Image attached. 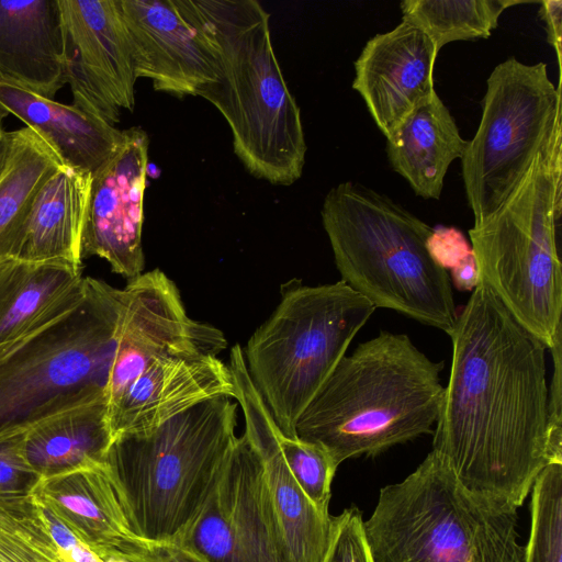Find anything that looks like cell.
<instances>
[{"mask_svg":"<svg viewBox=\"0 0 562 562\" xmlns=\"http://www.w3.org/2000/svg\"><path fill=\"white\" fill-rule=\"evenodd\" d=\"M448 335L431 451L468 490L518 509L550 464L547 347L482 282Z\"/></svg>","mask_w":562,"mask_h":562,"instance_id":"obj_1","label":"cell"},{"mask_svg":"<svg viewBox=\"0 0 562 562\" xmlns=\"http://www.w3.org/2000/svg\"><path fill=\"white\" fill-rule=\"evenodd\" d=\"M442 368L407 335L381 330L338 362L299 417L296 437L322 446L339 465L434 434Z\"/></svg>","mask_w":562,"mask_h":562,"instance_id":"obj_2","label":"cell"},{"mask_svg":"<svg viewBox=\"0 0 562 562\" xmlns=\"http://www.w3.org/2000/svg\"><path fill=\"white\" fill-rule=\"evenodd\" d=\"M217 58V79L196 97L226 120L245 168L271 184L302 176L306 143L300 108L273 50L269 13L256 0H194Z\"/></svg>","mask_w":562,"mask_h":562,"instance_id":"obj_3","label":"cell"},{"mask_svg":"<svg viewBox=\"0 0 562 562\" xmlns=\"http://www.w3.org/2000/svg\"><path fill=\"white\" fill-rule=\"evenodd\" d=\"M321 215L342 282L375 308L452 330L458 314L451 280L427 248L432 227L351 181L328 191Z\"/></svg>","mask_w":562,"mask_h":562,"instance_id":"obj_4","label":"cell"},{"mask_svg":"<svg viewBox=\"0 0 562 562\" xmlns=\"http://www.w3.org/2000/svg\"><path fill=\"white\" fill-rule=\"evenodd\" d=\"M237 406L227 396L207 400L113 438L104 464L136 538L172 542L192 520L238 438Z\"/></svg>","mask_w":562,"mask_h":562,"instance_id":"obj_5","label":"cell"},{"mask_svg":"<svg viewBox=\"0 0 562 562\" xmlns=\"http://www.w3.org/2000/svg\"><path fill=\"white\" fill-rule=\"evenodd\" d=\"M562 126L488 217L469 231L480 282L550 349L562 331Z\"/></svg>","mask_w":562,"mask_h":562,"instance_id":"obj_6","label":"cell"},{"mask_svg":"<svg viewBox=\"0 0 562 562\" xmlns=\"http://www.w3.org/2000/svg\"><path fill=\"white\" fill-rule=\"evenodd\" d=\"M517 508L468 490L430 451L363 520L373 562H524Z\"/></svg>","mask_w":562,"mask_h":562,"instance_id":"obj_7","label":"cell"},{"mask_svg":"<svg viewBox=\"0 0 562 562\" xmlns=\"http://www.w3.org/2000/svg\"><path fill=\"white\" fill-rule=\"evenodd\" d=\"M375 307L341 280L286 285L243 349L250 380L283 436L295 425Z\"/></svg>","mask_w":562,"mask_h":562,"instance_id":"obj_8","label":"cell"},{"mask_svg":"<svg viewBox=\"0 0 562 562\" xmlns=\"http://www.w3.org/2000/svg\"><path fill=\"white\" fill-rule=\"evenodd\" d=\"M122 305V289L88 277L79 307L0 358V438L105 398Z\"/></svg>","mask_w":562,"mask_h":562,"instance_id":"obj_9","label":"cell"},{"mask_svg":"<svg viewBox=\"0 0 562 562\" xmlns=\"http://www.w3.org/2000/svg\"><path fill=\"white\" fill-rule=\"evenodd\" d=\"M561 126V86L550 80L546 63L509 57L492 70L479 127L461 157L474 224L507 200Z\"/></svg>","mask_w":562,"mask_h":562,"instance_id":"obj_10","label":"cell"},{"mask_svg":"<svg viewBox=\"0 0 562 562\" xmlns=\"http://www.w3.org/2000/svg\"><path fill=\"white\" fill-rule=\"evenodd\" d=\"M172 543L207 562H291L261 462L244 435Z\"/></svg>","mask_w":562,"mask_h":562,"instance_id":"obj_11","label":"cell"},{"mask_svg":"<svg viewBox=\"0 0 562 562\" xmlns=\"http://www.w3.org/2000/svg\"><path fill=\"white\" fill-rule=\"evenodd\" d=\"M105 387L108 406L157 359L182 353L217 356L227 347L224 334L189 317L180 292L155 269L128 280Z\"/></svg>","mask_w":562,"mask_h":562,"instance_id":"obj_12","label":"cell"},{"mask_svg":"<svg viewBox=\"0 0 562 562\" xmlns=\"http://www.w3.org/2000/svg\"><path fill=\"white\" fill-rule=\"evenodd\" d=\"M71 105L109 124L135 105L132 43L117 0H58Z\"/></svg>","mask_w":562,"mask_h":562,"instance_id":"obj_13","label":"cell"},{"mask_svg":"<svg viewBox=\"0 0 562 562\" xmlns=\"http://www.w3.org/2000/svg\"><path fill=\"white\" fill-rule=\"evenodd\" d=\"M137 78L156 91L196 97L217 79L214 44L194 0H117Z\"/></svg>","mask_w":562,"mask_h":562,"instance_id":"obj_14","label":"cell"},{"mask_svg":"<svg viewBox=\"0 0 562 562\" xmlns=\"http://www.w3.org/2000/svg\"><path fill=\"white\" fill-rule=\"evenodd\" d=\"M124 133L120 149L92 175L82 258L97 256L132 280L145 267L142 229L149 138L138 126Z\"/></svg>","mask_w":562,"mask_h":562,"instance_id":"obj_15","label":"cell"},{"mask_svg":"<svg viewBox=\"0 0 562 562\" xmlns=\"http://www.w3.org/2000/svg\"><path fill=\"white\" fill-rule=\"evenodd\" d=\"M228 366L235 401L244 414V436L261 462L290 560L323 562L329 543L331 516L314 506L291 474L280 446L281 431L250 380L239 345L231 349Z\"/></svg>","mask_w":562,"mask_h":562,"instance_id":"obj_16","label":"cell"},{"mask_svg":"<svg viewBox=\"0 0 562 562\" xmlns=\"http://www.w3.org/2000/svg\"><path fill=\"white\" fill-rule=\"evenodd\" d=\"M438 53L427 34L402 21L370 38L356 59L352 88L386 139L436 92Z\"/></svg>","mask_w":562,"mask_h":562,"instance_id":"obj_17","label":"cell"},{"mask_svg":"<svg viewBox=\"0 0 562 562\" xmlns=\"http://www.w3.org/2000/svg\"><path fill=\"white\" fill-rule=\"evenodd\" d=\"M234 391L229 366L215 355L157 359L108 406L112 436L154 428L207 400L235 398Z\"/></svg>","mask_w":562,"mask_h":562,"instance_id":"obj_18","label":"cell"},{"mask_svg":"<svg viewBox=\"0 0 562 562\" xmlns=\"http://www.w3.org/2000/svg\"><path fill=\"white\" fill-rule=\"evenodd\" d=\"M82 267L11 259L0 266V358L60 322L83 302Z\"/></svg>","mask_w":562,"mask_h":562,"instance_id":"obj_19","label":"cell"},{"mask_svg":"<svg viewBox=\"0 0 562 562\" xmlns=\"http://www.w3.org/2000/svg\"><path fill=\"white\" fill-rule=\"evenodd\" d=\"M0 79L50 100L66 85L58 0H0Z\"/></svg>","mask_w":562,"mask_h":562,"instance_id":"obj_20","label":"cell"},{"mask_svg":"<svg viewBox=\"0 0 562 562\" xmlns=\"http://www.w3.org/2000/svg\"><path fill=\"white\" fill-rule=\"evenodd\" d=\"M0 108L38 132L65 165L95 173L124 142V131L101 117L0 79Z\"/></svg>","mask_w":562,"mask_h":562,"instance_id":"obj_21","label":"cell"},{"mask_svg":"<svg viewBox=\"0 0 562 562\" xmlns=\"http://www.w3.org/2000/svg\"><path fill=\"white\" fill-rule=\"evenodd\" d=\"M33 495L104 560L136 538L105 464L42 479Z\"/></svg>","mask_w":562,"mask_h":562,"instance_id":"obj_22","label":"cell"},{"mask_svg":"<svg viewBox=\"0 0 562 562\" xmlns=\"http://www.w3.org/2000/svg\"><path fill=\"white\" fill-rule=\"evenodd\" d=\"M92 173L61 165L31 206L14 259L82 267Z\"/></svg>","mask_w":562,"mask_h":562,"instance_id":"obj_23","label":"cell"},{"mask_svg":"<svg viewBox=\"0 0 562 562\" xmlns=\"http://www.w3.org/2000/svg\"><path fill=\"white\" fill-rule=\"evenodd\" d=\"M467 143L435 92L386 139V155L416 195L438 200L445 176L451 162L461 159Z\"/></svg>","mask_w":562,"mask_h":562,"instance_id":"obj_24","label":"cell"},{"mask_svg":"<svg viewBox=\"0 0 562 562\" xmlns=\"http://www.w3.org/2000/svg\"><path fill=\"white\" fill-rule=\"evenodd\" d=\"M113 441L108 402L101 398L49 417L23 434L29 465L48 479L103 465Z\"/></svg>","mask_w":562,"mask_h":562,"instance_id":"obj_25","label":"cell"},{"mask_svg":"<svg viewBox=\"0 0 562 562\" xmlns=\"http://www.w3.org/2000/svg\"><path fill=\"white\" fill-rule=\"evenodd\" d=\"M64 165L38 132L25 126L11 132V148L0 176V266L14 259L34 198Z\"/></svg>","mask_w":562,"mask_h":562,"instance_id":"obj_26","label":"cell"},{"mask_svg":"<svg viewBox=\"0 0 562 562\" xmlns=\"http://www.w3.org/2000/svg\"><path fill=\"white\" fill-rule=\"evenodd\" d=\"M516 0H405L401 2L402 21L422 30L439 52L456 41L486 38Z\"/></svg>","mask_w":562,"mask_h":562,"instance_id":"obj_27","label":"cell"},{"mask_svg":"<svg viewBox=\"0 0 562 562\" xmlns=\"http://www.w3.org/2000/svg\"><path fill=\"white\" fill-rule=\"evenodd\" d=\"M0 562H71L33 494L0 496Z\"/></svg>","mask_w":562,"mask_h":562,"instance_id":"obj_28","label":"cell"},{"mask_svg":"<svg viewBox=\"0 0 562 562\" xmlns=\"http://www.w3.org/2000/svg\"><path fill=\"white\" fill-rule=\"evenodd\" d=\"M524 562H562V463L548 464L531 487Z\"/></svg>","mask_w":562,"mask_h":562,"instance_id":"obj_29","label":"cell"},{"mask_svg":"<svg viewBox=\"0 0 562 562\" xmlns=\"http://www.w3.org/2000/svg\"><path fill=\"white\" fill-rule=\"evenodd\" d=\"M280 446L294 480L323 514L328 513L330 486L338 465L322 446L280 435Z\"/></svg>","mask_w":562,"mask_h":562,"instance_id":"obj_30","label":"cell"},{"mask_svg":"<svg viewBox=\"0 0 562 562\" xmlns=\"http://www.w3.org/2000/svg\"><path fill=\"white\" fill-rule=\"evenodd\" d=\"M323 562H373L358 508L350 507L331 517L329 543Z\"/></svg>","mask_w":562,"mask_h":562,"instance_id":"obj_31","label":"cell"},{"mask_svg":"<svg viewBox=\"0 0 562 562\" xmlns=\"http://www.w3.org/2000/svg\"><path fill=\"white\" fill-rule=\"evenodd\" d=\"M24 432L0 438V496L31 495L42 480L24 458Z\"/></svg>","mask_w":562,"mask_h":562,"instance_id":"obj_32","label":"cell"},{"mask_svg":"<svg viewBox=\"0 0 562 562\" xmlns=\"http://www.w3.org/2000/svg\"><path fill=\"white\" fill-rule=\"evenodd\" d=\"M561 333L550 347L553 356L554 372L549 389L548 406V456L549 463H562V360Z\"/></svg>","mask_w":562,"mask_h":562,"instance_id":"obj_33","label":"cell"},{"mask_svg":"<svg viewBox=\"0 0 562 562\" xmlns=\"http://www.w3.org/2000/svg\"><path fill=\"white\" fill-rule=\"evenodd\" d=\"M121 562H207L172 542H150L135 538L112 558Z\"/></svg>","mask_w":562,"mask_h":562,"instance_id":"obj_34","label":"cell"},{"mask_svg":"<svg viewBox=\"0 0 562 562\" xmlns=\"http://www.w3.org/2000/svg\"><path fill=\"white\" fill-rule=\"evenodd\" d=\"M427 248L432 259L447 271L472 252V247L461 231L442 225L432 228L427 239Z\"/></svg>","mask_w":562,"mask_h":562,"instance_id":"obj_35","label":"cell"},{"mask_svg":"<svg viewBox=\"0 0 562 562\" xmlns=\"http://www.w3.org/2000/svg\"><path fill=\"white\" fill-rule=\"evenodd\" d=\"M539 15L544 22L547 40L555 49L559 65V74H561L562 60V1L561 0H543L540 1Z\"/></svg>","mask_w":562,"mask_h":562,"instance_id":"obj_36","label":"cell"},{"mask_svg":"<svg viewBox=\"0 0 562 562\" xmlns=\"http://www.w3.org/2000/svg\"><path fill=\"white\" fill-rule=\"evenodd\" d=\"M454 286L461 291L474 290L480 283V274L473 251L464 257L451 270Z\"/></svg>","mask_w":562,"mask_h":562,"instance_id":"obj_37","label":"cell"},{"mask_svg":"<svg viewBox=\"0 0 562 562\" xmlns=\"http://www.w3.org/2000/svg\"><path fill=\"white\" fill-rule=\"evenodd\" d=\"M7 116L0 108V176L5 168L11 148V132H7L3 127V121Z\"/></svg>","mask_w":562,"mask_h":562,"instance_id":"obj_38","label":"cell"},{"mask_svg":"<svg viewBox=\"0 0 562 562\" xmlns=\"http://www.w3.org/2000/svg\"><path fill=\"white\" fill-rule=\"evenodd\" d=\"M113 560V559H112ZM114 562H121V561H117V560H113Z\"/></svg>","mask_w":562,"mask_h":562,"instance_id":"obj_39","label":"cell"}]
</instances>
